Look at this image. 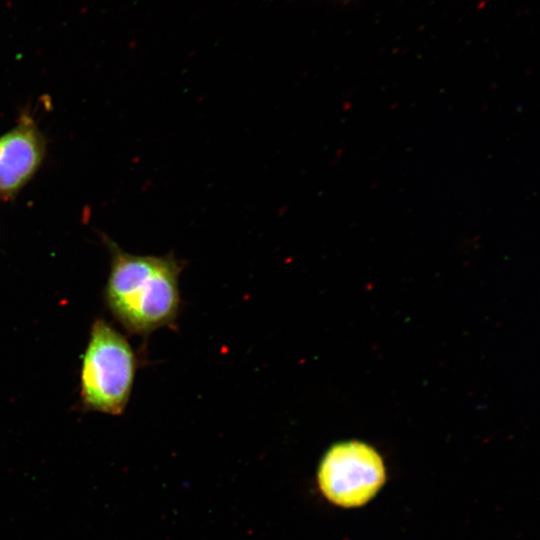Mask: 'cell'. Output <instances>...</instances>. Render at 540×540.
<instances>
[{"label": "cell", "instance_id": "2", "mask_svg": "<svg viewBox=\"0 0 540 540\" xmlns=\"http://www.w3.org/2000/svg\"><path fill=\"white\" fill-rule=\"evenodd\" d=\"M136 368V356L126 337L104 319H96L80 369V400L84 409L122 414L131 395Z\"/></svg>", "mask_w": 540, "mask_h": 540}, {"label": "cell", "instance_id": "4", "mask_svg": "<svg viewBox=\"0 0 540 540\" xmlns=\"http://www.w3.org/2000/svg\"><path fill=\"white\" fill-rule=\"evenodd\" d=\"M45 155V140L28 117L0 137V198L14 197L34 176Z\"/></svg>", "mask_w": 540, "mask_h": 540}, {"label": "cell", "instance_id": "1", "mask_svg": "<svg viewBox=\"0 0 540 540\" xmlns=\"http://www.w3.org/2000/svg\"><path fill=\"white\" fill-rule=\"evenodd\" d=\"M106 245L111 261L103 298L112 317L133 335L172 326L181 304V261L172 253L130 254L109 239Z\"/></svg>", "mask_w": 540, "mask_h": 540}, {"label": "cell", "instance_id": "3", "mask_svg": "<svg viewBox=\"0 0 540 540\" xmlns=\"http://www.w3.org/2000/svg\"><path fill=\"white\" fill-rule=\"evenodd\" d=\"M385 480L380 455L369 445L348 441L333 445L318 471L325 497L342 507H357L369 501Z\"/></svg>", "mask_w": 540, "mask_h": 540}]
</instances>
